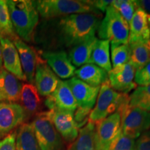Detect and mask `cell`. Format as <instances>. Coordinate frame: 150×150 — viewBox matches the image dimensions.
<instances>
[{
	"instance_id": "8",
	"label": "cell",
	"mask_w": 150,
	"mask_h": 150,
	"mask_svg": "<svg viewBox=\"0 0 150 150\" xmlns=\"http://www.w3.org/2000/svg\"><path fill=\"white\" fill-rule=\"evenodd\" d=\"M121 133V117L118 112L96 124L95 141L97 150H110Z\"/></svg>"
},
{
	"instance_id": "29",
	"label": "cell",
	"mask_w": 150,
	"mask_h": 150,
	"mask_svg": "<svg viewBox=\"0 0 150 150\" xmlns=\"http://www.w3.org/2000/svg\"><path fill=\"white\" fill-rule=\"evenodd\" d=\"M112 6L129 24L138 8L134 0H115L112 1Z\"/></svg>"
},
{
	"instance_id": "20",
	"label": "cell",
	"mask_w": 150,
	"mask_h": 150,
	"mask_svg": "<svg viewBox=\"0 0 150 150\" xmlns=\"http://www.w3.org/2000/svg\"><path fill=\"white\" fill-rule=\"evenodd\" d=\"M20 104L24 108L27 117L36 115L42 108V100L35 86L32 83L22 84Z\"/></svg>"
},
{
	"instance_id": "30",
	"label": "cell",
	"mask_w": 150,
	"mask_h": 150,
	"mask_svg": "<svg viewBox=\"0 0 150 150\" xmlns=\"http://www.w3.org/2000/svg\"><path fill=\"white\" fill-rule=\"evenodd\" d=\"M0 28L4 33L6 37L13 39L16 37L6 1L0 5Z\"/></svg>"
},
{
	"instance_id": "16",
	"label": "cell",
	"mask_w": 150,
	"mask_h": 150,
	"mask_svg": "<svg viewBox=\"0 0 150 150\" xmlns=\"http://www.w3.org/2000/svg\"><path fill=\"white\" fill-rule=\"evenodd\" d=\"M12 41L18 50L22 70L27 81L33 84L34 83L35 67L40 56L34 48L29 46L18 36L13 39Z\"/></svg>"
},
{
	"instance_id": "36",
	"label": "cell",
	"mask_w": 150,
	"mask_h": 150,
	"mask_svg": "<svg viewBox=\"0 0 150 150\" xmlns=\"http://www.w3.org/2000/svg\"><path fill=\"white\" fill-rule=\"evenodd\" d=\"M135 1L138 8L142 9L148 16H150V0H138Z\"/></svg>"
},
{
	"instance_id": "6",
	"label": "cell",
	"mask_w": 150,
	"mask_h": 150,
	"mask_svg": "<svg viewBox=\"0 0 150 150\" xmlns=\"http://www.w3.org/2000/svg\"><path fill=\"white\" fill-rule=\"evenodd\" d=\"M129 101L121 105L116 112L121 117L122 133L126 136L136 139L150 129V112L141 108L129 106Z\"/></svg>"
},
{
	"instance_id": "4",
	"label": "cell",
	"mask_w": 150,
	"mask_h": 150,
	"mask_svg": "<svg viewBox=\"0 0 150 150\" xmlns=\"http://www.w3.org/2000/svg\"><path fill=\"white\" fill-rule=\"evenodd\" d=\"M129 101L127 94L117 93L106 81L100 86L96 104L89 115V121L97 124L119 109L121 105Z\"/></svg>"
},
{
	"instance_id": "41",
	"label": "cell",
	"mask_w": 150,
	"mask_h": 150,
	"mask_svg": "<svg viewBox=\"0 0 150 150\" xmlns=\"http://www.w3.org/2000/svg\"><path fill=\"white\" fill-rule=\"evenodd\" d=\"M1 69H2V68H1V67H0V72H1Z\"/></svg>"
},
{
	"instance_id": "11",
	"label": "cell",
	"mask_w": 150,
	"mask_h": 150,
	"mask_svg": "<svg viewBox=\"0 0 150 150\" xmlns=\"http://www.w3.org/2000/svg\"><path fill=\"white\" fill-rule=\"evenodd\" d=\"M136 68L127 63L120 66L112 67L108 72V79L110 87L117 93L127 94L137 88L134 82Z\"/></svg>"
},
{
	"instance_id": "18",
	"label": "cell",
	"mask_w": 150,
	"mask_h": 150,
	"mask_svg": "<svg viewBox=\"0 0 150 150\" xmlns=\"http://www.w3.org/2000/svg\"><path fill=\"white\" fill-rule=\"evenodd\" d=\"M129 24V43L147 44L150 40L149 16L142 9L138 8Z\"/></svg>"
},
{
	"instance_id": "19",
	"label": "cell",
	"mask_w": 150,
	"mask_h": 150,
	"mask_svg": "<svg viewBox=\"0 0 150 150\" xmlns=\"http://www.w3.org/2000/svg\"><path fill=\"white\" fill-rule=\"evenodd\" d=\"M21 81L1 69L0 72V102L16 103L20 101L22 87Z\"/></svg>"
},
{
	"instance_id": "9",
	"label": "cell",
	"mask_w": 150,
	"mask_h": 150,
	"mask_svg": "<svg viewBox=\"0 0 150 150\" xmlns=\"http://www.w3.org/2000/svg\"><path fill=\"white\" fill-rule=\"evenodd\" d=\"M27 118L26 112L20 104L0 102V139L22 125Z\"/></svg>"
},
{
	"instance_id": "35",
	"label": "cell",
	"mask_w": 150,
	"mask_h": 150,
	"mask_svg": "<svg viewBox=\"0 0 150 150\" xmlns=\"http://www.w3.org/2000/svg\"><path fill=\"white\" fill-rule=\"evenodd\" d=\"M92 6L100 12H105L108 6L111 4L112 0H97V1H90Z\"/></svg>"
},
{
	"instance_id": "40",
	"label": "cell",
	"mask_w": 150,
	"mask_h": 150,
	"mask_svg": "<svg viewBox=\"0 0 150 150\" xmlns=\"http://www.w3.org/2000/svg\"><path fill=\"white\" fill-rule=\"evenodd\" d=\"M149 31H150V16H149Z\"/></svg>"
},
{
	"instance_id": "2",
	"label": "cell",
	"mask_w": 150,
	"mask_h": 150,
	"mask_svg": "<svg viewBox=\"0 0 150 150\" xmlns=\"http://www.w3.org/2000/svg\"><path fill=\"white\" fill-rule=\"evenodd\" d=\"M6 3L15 33L24 42H31L39 23V14L33 1L7 0Z\"/></svg>"
},
{
	"instance_id": "3",
	"label": "cell",
	"mask_w": 150,
	"mask_h": 150,
	"mask_svg": "<svg viewBox=\"0 0 150 150\" xmlns=\"http://www.w3.org/2000/svg\"><path fill=\"white\" fill-rule=\"evenodd\" d=\"M39 16L44 20L78 13H102L84 0H39L33 1Z\"/></svg>"
},
{
	"instance_id": "10",
	"label": "cell",
	"mask_w": 150,
	"mask_h": 150,
	"mask_svg": "<svg viewBox=\"0 0 150 150\" xmlns=\"http://www.w3.org/2000/svg\"><path fill=\"white\" fill-rule=\"evenodd\" d=\"M66 81L70 86L77 108L91 112L96 103L100 87H92L76 76Z\"/></svg>"
},
{
	"instance_id": "15",
	"label": "cell",
	"mask_w": 150,
	"mask_h": 150,
	"mask_svg": "<svg viewBox=\"0 0 150 150\" xmlns=\"http://www.w3.org/2000/svg\"><path fill=\"white\" fill-rule=\"evenodd\" d=\"M59 79L54 74L46 62L40 57L38 61L34 76V83L39 95L48 97L55 91Z\"/></svg>"
},
{
	"instance_id": "33",
	"label": "cell",
	"mask_w": 150,
	"mask_h": 150,
	"mask_svg": "<svg viewBox=\"0 0 150 150\" xmlns=\"http://www.w3.org/2000/svg\"><path fill=\"white\" fill-rule=\"evenodd\" d=\"M135 150H150V129L137 138L135 142Z\"/></svg>"
},
{
	"instance_id": "5",
	"label": "cell",
	"mask_w": 150,
	"mask_h": 150,
	"mask_svg": "<svg viewBox=\"0 0 150 150\" xmlns=\"http://www.w3.org/2000/svg\"><path fill=\"white\" fill-rule=\"evenodd\" d=\"M106 14L97 29L99 39L109 40L110 44H127L129 39V24L112 6L106 9Z\"/></svg>"
},
{
	"instance_id": "39",
	"label": "cell",
	"mask_w": 150,
	"mask_h": 150,
	"mask_svg": "<svg viewBox=\"0 0 150 150\" xmlns=\"http://www.w3.org/2000/svg\"><path fill=\"white\" fill-rule=\"evenodd\" d=\"M147 47H148V48H149V51H150V40L149 41V42H147Z\"/></svg>"
},
{
	"instance_id": "25",
	"label": "cell",
	"mask_w": 150,
	"mask_h": 150,
	"mask_svg": "<svg viewBox=\"0 0 150 150\" xmlns=\"http://www.w3.org/2000/svg\"><path fill=\"white\" fill-rule=\"evenodd\" d=\"M16 150H41L31 123H23L16 132Z\"/></svg>"
},
{
	"instance_id": "32",
	"label": "cell",
	"mask_w": 150,
	"mask_h": 150,
	"mask_svg": "<svg viewBox=\"0 0 150 150\" xmlns=\"http://www.w3.org/2000/svg\"><path fill=\"white\" fill-rule=\"evenodd\" d=\"M136 140L121 133L118 136L110 150H135Z\"/></svg>"
},
{
	"instance_id": "34",
	"label": "cell",
	"mask_w": 150,
	"mask_h": 150,
	"mask_svg": "<svg viewBox=\"0 0 150 150\" xmlns=\"http://www.w3.org/2000/svg\"><path fill=\"white\" fill-rule=\"evenodd\" d=\"M16 132L9 134L0 140V150H16Z\"/></svg>"
},
{
	"instance_id": "27",
	"label": "cell",
	"mask_w": 150,
	"mask_h": 150,
	"mask_svg": "<svg viewBox=\"0 0 150 150\" xmlns=\"http://www.w3.org/2000/svg\"><path fill=\"white\" fill-rule=\"evenodd\" d=\"M129 106L150 112V85L139 86L129 95Z\"/></svg>"
},
{
	"instance_id": "42",
	"label": "cell",
	"mask_w": 150,
	"mask_h": 150,
	"mask_svg": "<svg viewBox=\"0 0 150 150\" xmlns=\"http://www.w3.org/2000/svg\"><path fill=\"white\" fill-rule=\"evenodd\" d=\"M3 2H4V1H3ZM3 2H2V3H3ZM2 3H1V4H2ZM1 4H0V5H1Z\"/></svg>"
},
{
	"instance_id": "26",
	"label": "cell",
	"mask_w": 150,
	"mask_h": 150,
	"mask_svg": "<svg viewBox=\"0 0 150 150\" xmlns=\"http://www.w3.org/2000/svg\"><path fill=\"white\" fill-rule=\"evenodd\" d=\"M131 47V56L129 63L136 70L150 62V51L147 44L132 43Z\"/></svg>"
},
{
	"instance_id": "21",
	"label": "cell",
	"mask_w": 150,
	"mask_h": 150,
	"mask_svg": "<svg viewBox=\"0 0 150 150\" xmlns=\"http://www.w3.org/2000/svg\"><path fill=\"white\" fill-rule=\"evenodd\" d=\"M76 77L92 87H100L108 81V72L95 64L88 63L76 70Z\"/></svg>"
},
{
	"instance_id": "14",
	"label": "cell",
	"mask_w": 150,
	"mask_h": 150,
	"mask_svg": "<svg viewBox=\"0 0 150 150\" xmlns=\"http://www.w3.org/2000/svg\"><path fill=\"white\" fill-rule=\"evenodd\" d=\"M45 105L49 110H60L75 112L77 105L66 81L59 80L57 87L53 93L47 97Z\"/></svg>"
},
{
	"instance_id": "38",
	"label": "cell",
	"mask_w": 150,
	"mask_h": 150,
	"mask_svg": "<svg viewBox=\"0 0 150 150\" xmlns=\"http://www.w3.org/2000/svg\"><path fill=\"white\" fill-rule=\"evenodd\" d=\"M2 37H6V35L4 34V33L3 32L2 30L1 29V28H0V38H2Z\"/></svg>"
},
{
	"instance_id": "37",
	"label": "cell",
	"mask_w": 150,
	"mask_h": 150,
	"mask_svg": "<svg viewBox=\"0 0 150 150\" xmlns=\"http://www.w3.org/2000/svg\"><path fill=\"white\" fill-rule=\"evenodd\" d=\"M2 56H1V44H0V67L2 68Z\"/></svg>"
},
{
	"instance_id": "17",
	"label": "cell",
	"mask_w": 150,
	"mask_h": 150,
	"mask_svg": "<svg viewBox=\"0 0 150 150\" xmlns=\"http://www.w3.org/2000/svg\"><path fill=\"white\" fill-rule=\"evenodd\" d=\"M1 56L4 67L7 72L11 73L22 81H26L27 78L22 70L18 50L10 38H0Z\"/></svg>"
},
{
	"instance_id": "1",
	"label": "cell",
	"mask_w": 150,
	"mask_h": 150,
	"mask_svg": "<svg viewBox=\"0 0 150 150\" xmlns=\"http://www.w3.org/2000/svg\"><path fill=\"white\" fill-rule=\"evenodd\" d=\"M102 18V13H90L45 20L37 27L33 40L48 51L70 49L95 35Z\"/></svg>"
},
{
	"instance_id": "7",
	"label": "cell",
	"mask_w": 150,
	"mask_h": 150,
	"mask_svg": "<svg viewBox=\"0 0 150 150\" xmlns=\"http://www.w3.org/2000/svg\"><path fill=\"white\" fill-rule=\"evenodd\" d=\"M31 124L41 150H65L63 138L56 130L47 111L37 114Z\"/></svg>"
},
{
	"instance_id": "24",
	"label": "cell",
	"mask_w": 150,
	"mask_h": 150,
	"mask_svg": "<svg viewBox=\"0 0 150 150\" xmlns=\"http://www.w3.org/2000/svg\"><path fill=\"white\" fill-rule=\"evenodd\" d=\"M95 124L88 122L79 129L77 138L69 145L67 150H97L95 141Z\"/></svg>"
},
{
	"instance_id": "28",
	"label": "cell",
	"mask_w": 150,
	"mask_h": 150,
	"mask_svg": "<svg viewBox=\"0 0 150 150\" xmlns=\"http://www.w3.org/2000/svg\"><path fill=\"white\" fill-rule=\"evenodd\" d=\"M110 54H111V65L112 67L126 64L130 61L131 47L129 43L127 44L110 45Z\"/></svg>"
},
{
	"instance_id": "22",
	"label": "cell",
	"mask_w": 150,
	"mask_h": 150,
	"mask_svg": "<svg viewBox=\"0 0 150 150\" xmlns=\"http://www.w3.org/2000/svg\"><path fill=\"white\" fill-rule=\"evenodd\" d=\"M90 63L97 65L107 72L111 70L109 40L97 38L92 51Z\"/></svg>"
},
{
	"instance_id": "23",
	"label": "cell",
	"mask_w": 150,
	"mask_h": 150,
	"mask_svg": "<svg viewBox=\"0 0 150 150\" xmlns=\"http://www.w3.org/2000/svg\"><path fill=\"white\" fill-rule=\"evenodd\" d=\"M97 38L94 35L70 49L69 59L75 67L90 63L92 51Z\"/></svg>"
},
{
	"instance_id": "13",
	"label": "cell",
	"mask_w": 150,
	"mask_h": 150,
	"mask_svg": "<svg viewBox=\"0 0 150 150\" xmlns=\"http://www.w3.org/2000/svg\"><path fill=\"white\" fill-rule=\"evenodd\" d=\"M40 55L57 76L61 79H69L74 76L76 67L71 63L68 54L65 50H44L41 51Z\"/></svg>"
},
{
	"instance_id": "31",
	"label": "cell",
	"mask_w": 150,
	"mask_h": 150,
	"mask_svg": "<svg viewBox=\"0 0 150 150\" xmlns=\"http://www.w3.org/2000/svg\"><path fill=\"white\" fill-rule=\"evenodd\" d=\"M134 81L136 85L140 86L150 85V62L137 69L135 73Z\"/></svg>"
},
{
	"instance_id": "12",
	"label": "cell",
	"mask_w": 150,
	"mask_h": 150,
	"mask_svg": "<svg viewBox=\"0 0 150 150\" xmlns=\"http://www.w3.org/2000/svg\"><path fill=\"white\" fill-rule=\"evenodd\" d=\"M47 114L56 130L65 141L72 142L77 138L79 129L74 121V112L51 110H47Z\"/></svg>"
}]
</instances>
